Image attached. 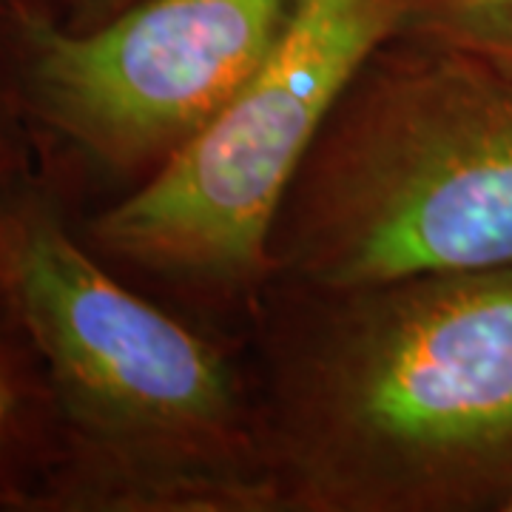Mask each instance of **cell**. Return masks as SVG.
I'll return each instance as SVG.
<instances>
[{
  "mask_svg": "<svg viewBox=\"0 0 512 512\" xmlns=\"http://www.w3.org/2000/svg\"><path fill=\"white\" fill-rule=\"evenodd\" d=\"M299 291L256 410L282 512H501L512 268Z\"/></svg>",
  "mask_w": 512,
  "mask_h": 512,
  "instance_id": "obj_1",
  "label": "cell"
},
{
  "mask_svg": "<svg viewBox=\"0 0 512 512\" xmlns=\"http://www.w3.org/2000/svg\"><path fill=\"white\" fill-rule=\"evenodd\" d=\"M0 296L43 359L69 433V504L282 512L228 359L117 282L43 202L0 214Z\"/></svg>",
  "mask_w": 512,
  "mask_h": 512,
  "instance_id": "obj_2",
  "label": "cell"
},
{
  "mask_svg": "<svg viewBox=\"0 0 512 512\" xmlns=\"http://www.w3.org/2000/svg\"><path fill=\"white\" fill-rule=\"evenodd\" d=\"M498 268H512V72L396 32L293 177L271 276L353 288Z\"/></svg>",
  "mask_w": 512,
  "mask_h": 512,
  "instance_id": "obj_3",
  "label": "cell"
},
{
  "mask_svg": "<svg viewBox=\"0 0 512 512\" xmlns=\"http://www.w3.org/2000/svg\"><path fill=\"white\" fill-rule=\"evenodd\" d=\"M410 0H305L288 35L220 117L89 228L126 262L202 293L271 279V234L293 177Z\"/></svg>",
  "mask_w": 512,
  "mask_h": 512,
  "instance_id": "obj_4",
  "label": "cell"
},
{
  "mask_svg": "<svg viewBox=\"0 0 512 512\" xmlns=\"http://www.w3.org/2000/svg\"><path fill=\"white\" fill-rule=\"evenodd\" d=\"M305 0H137L92 29L20 20V92L86 160L140 183L220 117Z\"/></svg>",
  "mask_w": 512,
  "mask_h": 512,
  "instance_id": "obj_5",
  "label": "cell"
},
{
  "mask_svg": "<svg viewBox=\"0 0 512 512\" xmlns=\"http://www.w3.org/2000/svg\"><path fill=\"white\" fill-rule=\"evenodd\" d=\"M399 35L436 40L512 72V0H410Z\"/></svg>",
  "mask_w": 512,
  "mask_h": 512,
  "instance_id": "obj_6",
  "label": "cell"
},
{
  "mask_svg": "<svg viewBox=\"0 0 512 512\" xmlns=\"http://www.w3.org/2000/svg\"><path fill=\"white\" fill-rule=\"evenodd\" d=\"M131 3H137V0H63L60 23L66 29H92L97 23L114 18Z\"/></svg>",
  "mask_w": 512,
  "mask_h": 512,
  "instance_id": "obj_7",
  "label": "cell"
},
{
  "mask_svg": "<svg viewBox=\"0 0 512 512\" xmlns=\"http://www.w3.org/2000/svg\"><path fill=\"white\" fill-rule=\"evenodd\" d=\"M12 402H15V393H12V384L6 376V367L0 362V436L6 430V421L12 416Z\"/></svg>",
  "mask_w": 512,
  "mask_h": 512,
  "instance_id": "obj_8",
  "label": "cell"
},
{
  "mask_svg": "<svg viewBox=\"0 0 512 512\" xmlns=\"http://www.w3.org/2000/svg\"><path fill=\"white\" fill-rule=\"evenodd\" d=\"M501 512H512V495L504 501V507H501Z\"/></svg>",
  "mask_w": 512,
  "mask_h": 512,
  "instance_id": "obj_9",
  "label": "cell"
}]
</instances>
